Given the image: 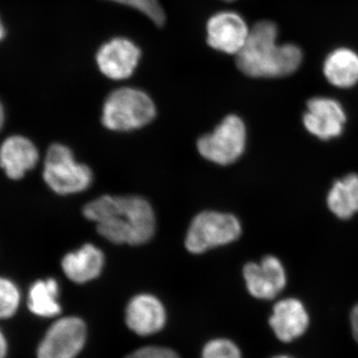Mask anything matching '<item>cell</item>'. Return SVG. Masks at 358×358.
I'll return each instance as SVG.
<instances>
[{
  "instance_id": "6da1fadb",
  "label": "cell",
  "mask_w": 358,
  "mask_h": 358,
  "mask_svg": "<svg viewBox=\"0 0 358 358\" xmlns=\"http://www.w3.org/2000/svg\"><path fill=\"white\" fill-rule=\"evenodd\" d=\"M83 215L96 223L101 236L114 244L147 243L157 226L152 205L136 195H102L85 205Z\"/></svg>"
},
{
  "instance_id": "7a4b0ae2",
  "label": "cell",
  "mask_w": 358,
  "mask_h": 358,
  "mask_svg": "<svg viewBox=\"0 0 358 358\" xmlns=\"http://www.w3.org/2000/svg\"><path fill=\"white\" fill-rule=\"evenodd\" d=\"M278 27L263 20L250 29L248 39L236 55L238 68L252 78H281L296 72L303 52L296 45L278 44Z\"/></svg>"
},
{
  "instance_id": "3957f363",
  "label": "cell",
  "mask_w": 358,
  "mask_h": 358,
  "mask_svg": "<svg viewBox=\"0 0 358 358\" xmlns=\"http://www.w3.org/2000/svg\"><path fill=\"white\" fill-rule=\"evenodd\" d=\"M157 108L154 101L141 90H115L106 99L102 124L113 131H129L143 128L154 121Z\"/></svg>"
},
{
  "instance_id": "277c9868",
  "label": "cell",
  "mask_w": 358,
  "mask_h": 358,
  "mask_svg": "<svg viewBox=\"0 0 358 358\" xmlns=\"http://www.w3.org/2000/svg\"><path fill=\"white\" fill-rule=\"evenodd\" d=\"M43 179L51 190L59 195L84 192L93 181V173L86 164L75 159L67 145L53 143L44 159Z\"/></svg>"
},
{
  "instance_id": "5b68a950",
  "label": "cell",
  "mask_w": 358,
  "mask_h": 358,
  "mask_svg": "<svg viewBox=\"0 0 358 358\" xmlns=\"http://www.w3.org/2000/svg\"><path fill=\"white\" fill-rule=\"evenodd\" d=\"M239 219L230 213L206 210L192 219L185 240L189 253L202 254L216 247L236 241L241 236Z\"/></svg>"
},
{
  "instance_id": "8992f818",
  "label": "cell",
  "mask_w": 358,
  "mask_h": 358,
  "mask_svg": "<svg viewBox=\"0 0 358 358\" xmlns=\"http://www.w3.org/2000/svg\"><path fill=\"white\" fill-rule=\"evenodd\" d=\"M246 126L241 117L229 115L210 134L197 141V150L202 157L218 166H229L237 162L246 148Z\"/></svg>"
},
{
  "instance_id": "52a82bcc",
  "label": "cell",
  "mask_w": 358,
  "mask_h": 358,
  "mask_svg": "<svg viewBox=\"0 0 358 358\" xmlns=\"http://www.w3.org/2000/svg\"><path fill=\"white\" fill-rule=\"evenodd\" d=\"M87 341L83 320L65 317L52 324L37 350V358H76Z\"/></svg>"
},
{
  "instance_id": "ba28073f",
  "label": "cell",
  "mask_w": 358,
  "mask_h": 358,
  "mask_svg": "<svg viewBox=\"0 0 358 358\" xmlns=\"http://www.w3.org/2000/svg\"><path fill=\"white\" fill-rule=\"evenodd\" d=\"M243 277L250 294L259 300H272L287 284L284 266L277 257H264L259 263L250 262L243 268Z\"/></svg>"
},
{
  "instance_id": "9c48e42d",
  "label": "cell",
  "mask_w": 358,
  "mask_h": 358,
  "mask_svg": "<svg viewBox=\"0 0 358 358\" xmlns=\"http://www.w3.org/2000/svg\"><path fill=\"white\" fill-rule=\"evenodd\" d=\"M303 122L308 133L320 140L329 141L343 134L346 115L338 101L315 96L308 101Z\"/></svg>"
},
{
  "instance_id": "30bf717a",
  "label": "cell",
  "mask_w": 358,
  "mask_h": 358,
  "mask_svg": "<svg viewBox=\"0 0 358 358\" xmlns=\"http://www.w3.org/2000/svg\"><path fill=\"white\" fill-rule=\"evenodd\" d=\"M250 29L241 15L230 11L212 16L207 23V42L215 50L237 55L248 39Z\"/></svg>"
},
{
  "instance_id": "8fae6325",
  "label": "cell",
  "mask_w": 358,
  "mask_h": 358,
  "mask_svg": "<svg viewBox=\"0 0 358 358\" xmlns=\"http://www.w3.org/2000/svg\"><path fill=\"white\" fill-rule=\"evenodd\" d=\"M141 50L134 42L126 38H115L103 44L96 53L99 69L112 80L131 77L138 66Z\"/></svg>"
},
{
  "instance_id": "7c38bea8",
  "label": "cell",
  "mask_w": 358,
  "mask_h": 358,
  "mask_svg": "<svg viewBox=\"0 0 358 358\" xmlns=\"http://www.w3.org/2000/svg\"><path fill=\"white\" fill-rule=\"evenodd\" d=\"M124 320L129 329L138 336H154L166 326V308L154 294H140L129 301Z\"/></svg>"
},
{
  "instance_id": "4fadbf2b",
  "label": "cell",
  "mask_w": 358,
  "mask_h": 358,
  "mask_svg": "<svg viewBox=\"0 0 358 358\" xmlns=\"http://www.w3.org/2000/svg\"><path fill=\"white\" fill-rule=\"evenodd\" d=\"M39 162L36 145L23 136H11L0 147V167L7 178L20 180Z\"/></svg>"
},
{
  "instance_id": "5bb4252c",
  "label": "cell",
  "mask_w": 358,
  "mask_h": 358,
  "mask_svg": "<svg viewBox=\"0 0 358 358\" xmlns=\"http://www.w3.org/2000/svg\"><path fill=\"white\" fill-rule=\"evenodd\" d=\"M310 317L305 306L296 299L289 298L278 301L273 308L270 326L282 343H291L307 331Z\"/></svg>"
},
{
  "instance_id": "9a60e30c",
  "label": "cell",
  "mask_w": 358,
  "mask_h": 358,
  "mask_svg": "<svg viewBox=\"0 0 358 358\" xmlns=\"http://www.w3.org/2000/svg\"><path fill=\"white\" fill-rule=\"evenodd\" d=\"M61 266L70 281L85 284L101 275L105 266V255L95 245L85 244L76 251L66 254Z\"/></svg>"
},
{
  "instance_id": "2e32d148",
  "label": "cell",
  "mask_w": 358,
  "mask_h": 358,
  "mask_svg": "<svg viewBox=\"0 0 358 358\" xmlns=\"http://www.w3.org/2000/svg\"><path fill=\"white\" fill-rule=\"evenodd\" d=\"M322 72L338 88H352L358 83V54L350 48L336 49L327 56Z\"/></svg>"
},
{
  "instance_id": "e0dca14e",
  "label": "cell",
  "mask_w": 358,
  "mask_h": 358,
  "mask_svg": "<svg viewBox=\"0 0 358 358\" xmlns=\"http://www.w3.org/2000/svg\"><path fill=\"white\" fill-rule=\"evenodd\" d=\"M327 203L329 210L341 219H350L357 213V174H348L336 181L327 194Z\"/></svg>"
},
{
  "instance_id": "ac0fdd59",
  "label": "cell",
  "mask_w": 358,
  "mask_h": 358,
  "mask_svg": "<svg viewBox=\"0 0 358 358\" xmlns=\"http://www.w3.org/2000/svg\"><path fill=\"white\" fill-rule=\"evenodd\" d=\"M59 285L49 278L39 280L32 285L28 294V308L30 312L41 317H54L61 313L58 301Z\"/></svg>"
},
{
  "instance_id": "d6986e66",
  "label": "cell",
  "mask_w": 358,
  "mask_h": 358,
  "mask_svg": "<svg viewBox=\"0 0 358 358\" xmlns=\"http://www.w3.org/2000/svg\"><path fill=\"white\" fill-rule=\"evenodd\" d=\"M20 292L10 280L0 277V320L8 319L17 312Z\"/></svg>"
},
{
  "instance_id": "ffe728a7",
  "label": "cell",
  "mask_w": 358,
  "mask_h": 358,
  "mask_svg": "<svg viewBox=\"0 0 358 358\" xmlns=\"http://www.w3.org/2000/svg\"><path fill=\"white\" fill-rule=\"evenodd\" d=\"M201 358H242L241 350L227 338L212 339L202 350Z\"/></svg>"
},
{
  "instance_id": "44dd1931",
  "label": "cell",
  "mask_w": 358,
  "mask_h": 358,
  "mask_svg": "<svg viewBox=\"0 0 358 358\" xmlns=\"http://www.w3.org/2000/svg\"><path fill=\"white\" fill-rule=\"evenodd\" d=\"M138 9L141 13L145 14L155 24L162 25L166 21V14L164 13L159 0H112Z\"/></svg>"
},
{
  "instance_id": "7402d4cb",
  "label": "cell",
  "mask_w": 358,
  "mask_h": 358,
  "mask_svg": "<svg viewBox=\"0 0 358 358\" xmlns=\"http://www.w3.org/2000/svg\"><path fill=\"white\" fill-rule=\"evenodd\" d=\"M124 358H181L178 352L164 346L150 345L138 348Z\"/></svg>"
},
{
  "instance_id": "603a6c76",
  "label": "cell",
  "mask_w": 358,
  "mask_h": 358,
  "mask_svg": "<svg viewBox=\"0 0 358 358\" xmlns=\"http://www.w3.org/2000/svg\"><path fill=\"white\" fill-rule=\"evenodd\" d=\"M350 322H352V334L358 343V303L352 308L350 313Z\"/></svg>"
},
{
  "instance_id": "cb8c5ba5",
  "label": "cell",
  "mask_w": 358,
  "mask_h": 358,
  "mask_svg": "<svg viewBox=\"0 0 358 358\" xmlns=\"http://www.w3.org/2000/svg\"><path fill=\"white\" fill-rule=\"evenodd\" d=\"M7 352V343L3 334L0 331V358H6Z\"/></svg>"
},
{
  "instance_id": "d4e9b609",
  "label": "cell",
  "mask_w": 358,
  "mask_h": 358,
  "mask_svg": "<svg viewBox=\"0 0 358 358\" xmlns=\"http://www.w3.org/2000/svg\"><path fill=\"white\" fill-rule=\"evenodd\" d=\"M4 120H6V114H4L3 106L0 103V129L3 127Z\"/></svg>"
},
{
  "instance_id": "484cf974",
  "label": "cell",
  "mask_w": 358,
  "mask_h": 358,
  "mask_svg": "<svg viewBox=\"0 0 358 358\" xmlns=\"http://www.w3.org/2000/svg\"><path fill=\"white\" fill-rule=\"evenodd\" d=\"M4 34H6V30H4L3 24H2L1 20H0V41L3 39Z\"/></svg>"
},
{
  "instance_id": "4316f807",
  "label": "cell",
  "mask_w": 358,
  "mask_h": 358,
  "mask_svg": "<svg viewBox=\"0 0 358 358\" xmlns=\"http://www.w3.org/2000/svg\"><path fill=\"white\" fill-rule=\"evenodd\" d=\"M273 358H293V357H288V355H278V357H275Z\"/></svg>"
},
{
  "instance_id": "83f0119b",
  "label": "cell",
  "mask_w": 358,
  "mask_h": 358,
  "mask_svg": "<svg viewBox=\"0 0 358 358\" xmlns=\"http://www.w3.org/2000/svg\"><path fill=\"white\" fill-rule=\"evenodd\" d=\"M223 1L231 2V1H234V0H223Z\"/></svg>"
}]
</instances>
